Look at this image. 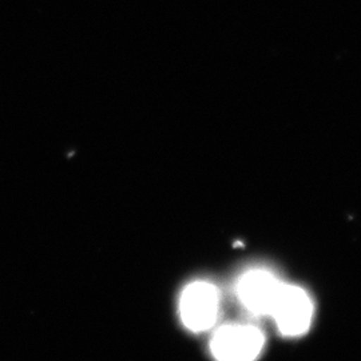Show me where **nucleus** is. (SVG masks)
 Wrapping results in <instances>:
<instances>
[{"label": "nucleus", "instance_id": "obj_1", "mask_svg": "<svg viewBox=\"0 0 361 361\" xmlns=\"http://www.w3.org/2000/svg\"><path fill=\"white\" fill-rule=\"evenodd\" d=\"M219 295L217 288L207 281L188 285L180 300L182 323L193 332H204L217 322Z\"/></svg>", "mask_w": 361, "mask_h": 361}, {"label": "nucleus", "instance_id": "obj_2", "mask_svg": "<svg viewBox=\"0 0 361 361\" xmlns=\"http://www.w3.org/2000/svg\"><path fill=\"white\" fill-rule=\"evenodd\" d=\"M271 316L283 335H304L310 329L313 317L312 300L304 289L283 284Z\"/></svg>", "mask_w": 361, "mask_h": 361}, {"label": "nucleus", "instance_id": "obj_3", "mask_svg": "<svg viewBox=\"0 0 361 361\" xmlns=\"http://www.w3.org/2000/svg\"><path fill=\"white\" fill-rule=\"evenodd\" d=\"M264 335L252 325H226L214 334L210 349L219 360L249 361L264 347Z\"/></svg>", "mask_w": 361, "mask_h": 361}, {"label": "nucleus", "instance_id": "obj_4", "mask_svg": "<svg viewBox=\"0 0 361 361\" xmlns=\"http://www.w3.org/2000/svg\"><path fill=\"white\" fill-rule=\"evenodd\" d=\"M281 283L269 271L255 269L243 276L238 284V297L253 314H271Z\"/></svg>", "mask_w": 361, "mask_h": 361}]
</instances>
